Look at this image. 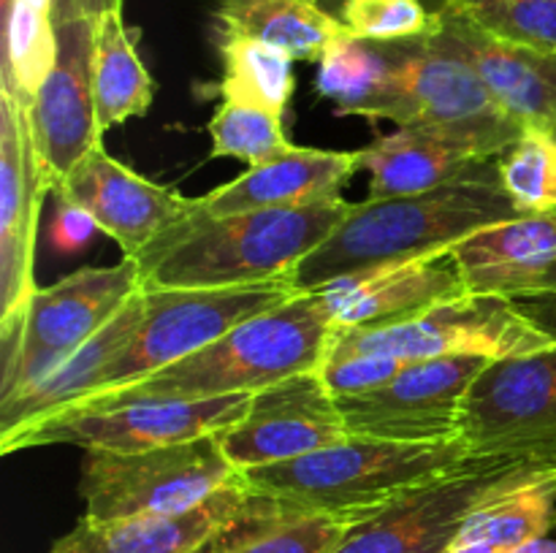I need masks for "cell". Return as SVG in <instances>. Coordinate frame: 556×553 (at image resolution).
<instances>
[{
    "instance_id": "8fae6325",
    "label": "cell",
    "mask_w": 556,
    "mask_h": 553,
    "mask_svg": "<svg viewBox=\"0 0 556 553\" xmlns=\"http://www.w3.org/2000/svg\"><path fill=\"white\" fill-rule=\"evenodd\" d=\"M253 394L210 396V399H125L103 407H81L47 417L16 437L0 442V453L76 445L81 450H147L161 445L217 434L242 421Z\"/></svg>"
},
{
    "instance_id": "836d02e7",
    "label": "cell",
    "mask_w": 556,
    "mask_h": 553,
    "mask_svg": "<svg viewBox=\"0 0 556 553\" xmlns=\"http://www.w3.org/2000/svg\"><path fill=\"white\" fill-rule=\"evenodd\" d=\"M443 11L465 16L494 38L556 54V0H451Z\"/></svg>"
},
{
    "instance_id": "ba28073f",
    "label": "cell",
    "mask_w": 556,
    "mask_h": 553,
    "mask_svg": "<svg viewBox=\"0 0 556 553\" xmlns=\"http://www.w3.org/2000/svg\"><path fill=\"white\" fill-rule=\"evenodd\" d=\"M299 291L288 276L226 287L141 291L144 312L136 334L119 350L96 396L134 385L226 336L244 320L280 307ZM87 401V399H85ZM81 404V401H79Z\"/></svg>"
},
{
    "instance_id": "2e32d148",
    "label": "cell",
    "mask_w": 556,
    "mask_h": 553,
    "mask_svg": "<svg viewBox=\"0 0 556 553\" xmlns=\"http://www.w3.org/2000/svg\"><path fill=\"white\" fill-rule=\"evenodd\" d=\"M96 20L58 25V60L27 112L30 139L43 173L54 184L96 146L103 130L96 112Z\"/></svg>"
},
{
    "instance_id": "603a6c76",
    "label": "cell",
    "mask_w": 556,
    "mask_h": 553,
    "mask_svg": "<svg viewBox=\"0 0 556 553\" xmlns=\"http://www.w3.org/2000/svg\"><path fill=\"white\" fill-rule=\"evenodd\" d=\"M451 255L470 293L519 296L556 263V211L521 215L472 233Z\"/></svg>"
},
{
    "instance_id": "f6af8a7d",
    "label": "cell",
    "mask_w": 556,
    "mask_h": 553,
    "mask_svg": "<svg viewBox=\"0 0 556 553\" xmlns=\"http://www.w3.org/2000/svg\"><path fill=\"white\" fill-rule=\"evenodd\" d=\"M554 133H556V125H554Z\"/></svg>"
},
{
    "instance_id": "4fadbf2b",
    "label": "cell",
    "mask_w": 556,
    "mask_h": 553,
    "mask_svg": "<svg viewBox=\"0 0 556 553\" xmlns=\"http://www.w3.org/2000/svg\"><path fill=\"white\" fill-rule=\"evenodd\" d=\"M492 358L445 356L405 363L383 388L337 399L353 437L445 442L462 432V404Z\"/></svg>"
},
{
    "instance_id": "ffe728a7",
    "label": "cell",
    "mask_w": 556,
    "mask_h": 553,
    "mask_svg": "<svg viewBox=\"0 0 556 553\" xmlns=\"http://www.w3.org/2000/svg\"><path fill=\"white\" fill-rule=\"evenodd\" d=\"M362 168V150L334 152L291 146L275 160L250 166L231 182L195 198V211L206 217L299 206L340 195L342 184Z\"/></svg>"
},
{
    "instance_id": "7a4b0ae2",
    "label": "cell",
    "mask_w": 556,
    "mask_h": 553,
    "mask_svg": "<svg viewBox=\"0 0 556 553\" xmlns=\"http://www.w3.org/2000/svg\"><path fill=\"white\" fill-rule=\"evenodd\" d=\"M351 211L353 204L342 195L226 217L193 209L139 258L141 291L253 285L291 276Z\"/></svg>"
},
{
    "instance_id": "7c38bea8",
    "label": "cell",
    "mask_w": 556,
    "mask_h": 553,
    "mask_svg": "<svg viewBox=\"0 0 556 553\" xmlns=\"http://www.w3.org/2000/svg\"><path fill=\"white\" fill-rule=\"evenodd\" d=\"M459 437L476 455H556V345L489 361L465 396Z\"/></svg>"
},
{
    "instance_id": "3957f363",
    "label": "cell",
    "mask_w": 556,
    "mask_h": 553,
    "mask_svg": "<svg viewBox=\"0 0 556 553\" xmlns=\"http://www.w3.org/2000/svg\"><path fill=\"white\" fill-rule=\"evenodd\" d=\"M334 318L318 291H302L280 307L244 320L204 350L150 374L134 385L87 399L81 407H103L125 399H210L255 394L299 372L320 369L329 352Z\"/></svg>"
},
{
    "instance_id": "d590c367",
    "label": "cell",
    "mask_w": 556,
    "mask_h": 553,
    "mask_svg": "<svg viewBox=\"0 0 556 553\" xmlns=\"http://www.w3.org/2000/svg\"><path fill=\"white\" fill-rule=\"evenodd\" d=\"M407 361L386 352H353V356L329 358L320 363V377L334 399L364 396L389 385L405 369Z\"/></svg>"
},
{
    "instance_id": "5b68a950",
    "label": "cell",
    "mask_w": 556,
    "mask_h": 553,
    "mask_svg": "<svg viewBox=\"0 0 556 553\" xmlns=\"http://www.w3.org/2000/svg\"><path fill=\"white\" fill-rule=\"evenodd\" d=\"M380 47L389 70L364 106V119H391L400 128L445 136L481 157H500L525 133L476 70L434 47L427 36Z\"/></svg>"
},
{
    "instance_id": "cb8c5ba5",
    "label": "cell",
    "mask_w": 556,
    "mask_h": 553,
    "mask_svg": "<svg viewBox=\"0 0 556 553\" xmlns=\"http://www.w3.org/2000/svg\"><path fill=\"white\" fill-rule=\"evenodd\" d=\"M497 157H481L467 146L416 128H396L362 150V168L369 171L367 201L418 195L459 182L489 168Z\"/></svg>"
},
{
    "instance_id": "e575fe53",
    "label": "cell",
    "mask_w": 556,
    "mask_h": 553,
    "mask_svg": "<svg viewBox=\"0 0 556 553\" xmlns=\"http://www.w3.org/2000/svg\"><path fill=\"white\" fill-rule=\"evenodd\" d=\"M337 20L362 41H407L432 36L438 14L424 0H348Z\"/></svg>"
},
{
    "instance_id": "5bb4252c",
    "label": "cell",
    "mask_w": 556,
    "mask_h": 553,
    "mask_svg": "<svg viewBox=\"0 0 556 553\" xmlns=\"http://www.w3.org/2000/svg\"><path fill=\"white\" fill-rule=\"evenodd\" d=\"M52 182L30 139L27 112L0 92V334L22 323L36 296L38 217Z\"/></svg>"
},
{
    "instance_id": "74e56055",
    "label": "cell",
    "mask_w": 556,
    "mask_h": 553,
    "mask_svg": "<svg viewBox=\"0 0 556 553\" xmlns=\"http://www.w3.org/2000/svg\"><path fill=\"white\" fill-rule=\"evenodd\" d=\"M510 298L525 318H530L538 329L546 331L556 342V293H519Z\"/></svg>"
},
{
    "instance_id": "e0dca14e",
    "label": "cell",
    "mask_w": 556,
    "mask_h": 553,
    "mask_svg": "<svg viewBox=\"0 0 556 553\" xmlns=\"http://www.w3.org/2000/svg\"><path fill=\"white\" fill-rule=\"evenodd\" d=\"M54 195L87 211L101 233L119 244L123 258L134 260L195 209V198L150 182L125 163L114 160L103 144L81 157L54 184Z\"/></svg>"
},
{
    "instance_id": "83f0119b",
    "label": "cell",
    "mask_w": 556,
    "mask_h": 553,
    "mask_svg": "<svg viewBox=\"0 0 556 553\" xmlns=\"http://www.w3.org/2000/svg\"><path fill=\"white\" fill-rule=\"evenodd\" d=\"M96 112L101 130L144 117L155 98V81L141 63L136 38L123 20V9L96 20Z\"/></svg>"
},
{
    "instance_id": "9c48e42d",
    "label": "cell",
    "mask_w": 556,
    "mask_h": 553,
    "mask_svg": "<svg viewBox=\"0 0 556 553\" xmlns=\"http://www.w3.org/2000/svg\"><path fill=\"white\" fill-rule=\"evenodd\" d=\"M141 293L139 260L123 258L114 266H90L38 287L22 323L0 334L3 377L0 399L30 388L60 361L98 334L130 298Z\"/></svg>"
},
{
    "instance_id": "f546056e",
    "label": "cell",
    "mask_w": 556,
    "mask_h": 553,
    "mask_svg": "<svg viewBox=\"0 0 556 553\" xmlns=\"http://www.w3.org/2000/svg\"><path fill=\"white\" fill-rule=\"evenodd\" d=\"M58 60V27L52 9L27 0H11L3 9V65L0 87L11 98L30 106L38 87Z\"/></svg>"
},
{
    "instance_id": "ac0fdd59",
    "label": "cell",
    "mask_w": 556,
    "mask_h": 553,
    "mask_svg": "<svg viewBox=\"0 0 556 553\" xmlns=\"http://www.w3.org/2000/svg\"><path fill=\"white\" fill-rule=\"evenodd\" d=\"M443 52L476 70L494 101L521 128L556 125V54L489 36L454 11H440L438 30L427 36Z\"/></svg>"
},
{
    "instance_id": "9a60e30c",
    "label": "cell",
    "mask_w": 556,
    "mask_h": 553,
    "mask_svg": "<svg viewBox=\"0 0 556 553\" xmlns=\"http://www.w3.org/2000/svg\"><path fill=\"white\" fill-rule=\"evenodd\" d=\"M348 437L340 404L318 369L255 390L242 421L220 432L223 450L237 472L299 459Z\"/></svg>"
},
{
    "instance_id": "ab89813d",
    "label": "cell",
    "mask_w": 556,
    "mask_h": 553,
    "mask_svg": "<svg viewBox=\"0 0 556 553\" xmlns=\"http://www.w3.org/2000/svg\"><path fill=\"white\" fill-rule=\"evenodd\" d=\"M348 0H320V5H324L326 11H329L331 16H340V11H342V5H345ZM424 3H427V9L432 11V14H440V11L445 9V5L451 3V0H424Z\"/></svg>"
},
{
    "instance_id": "b9f144b4",
    "label": "cell",
    "mask_w": 556,
    "mask_h": 553,
    "mask_svg": "<svg viewBox=\"0 0 556 553\" xmlns=\"http://www.w3.org/2000/svg\"><path fill=\"white\" fill-rule=\"evenodd\" d=\"M527 293H556V263L541 276V280L535 282V287Z\"/></svg>"
},
{
    "instance_id": "30bf717a",
    "label": "cell",
    "mask_w": 556,
    "mask_h": 553,
    "mask_svg": "<svg viewBox=\"0 0 556 553\" xmlns=\"http://www.w3.org/2000/svg\"><path fill=\"white\" fill-rule=\"evenodd\" d=\"M552 345H556L552 336L525 318L514 298L465 293L394 325L334 329L326 361L353 352H386L407 363L445 356H483L497 361Z\"/></svg>"
},
{
    "instance_id": "52a82bcc",
    "label": "cell",
    "mask_w": 556,
    "mask_h": 553,
    "mask_svg": "<svg viewBox=\"0 0 556 553\" xmlns=\"http://www.w3.org/2000/svg\"><path fill=\"white\" fill-rule=\"evenodd\" d=\"M554 461L543 453L472 455L358 520L334 553H448L481 504Z\"/></svg>"
},
{
    "instance_id": "7402d4cb",
    "label": "cell",
    "mask_w": 556,
    "mask_h": 553,
    "mask_svg": "<svg viewBox=\"0 0 556 553\" xmlns=\"http://www.w3.org/2000/svg\"><path fill=\"white\" fill-rule=\"evenodd\" d=\"M141 312H144V296L136 293L92 339L60 361L52 372L43 374L30 388L0 399V442L98 394L114 358L139 329Z\"/></svg>"
},
{
    "instance_id": "484cf974",
    "label": "cell",
    "mask_w": 556,
    "mask_h": 553,
    "mask_svg": "<svg viewBox=\"0 0 556 553\" xmlns=\"http://www.w3.org/2000/svg\"><path fill=\"white\" fill-rule=\"evenodd\" d=\"M215 16L220 33L275 43L304 63H320L340 38L351 36L320 0H217Z\"/></svg>"
},
{
    "instance_id": "d4e9b609",
    "label": "cell",
    "mask_w": 556,
    "mask_h": 553,
    "mask_svg": "<svg viewBox=\"0 0 556 553\" xmlns=\"http://www.w3.org/2000/svg\"><path fill=\"white\" fill-rule=\"evenodd\" d=\"M353 526L342 515L250 491L242 510L206 542L204 553H334Z\"/></svg>"
},
{
    "instance_id": "ee69618b",
    "label": "cell",
    "mask_w": 556,
    "mask_h": 553,
    "mask_svg": "<svg viewBox=\"0 0 556 553\" xmlns=\"http://www.w3.org/2000/svg\"><path fill=\"white\" fill-rule=\"evenodd\" d=\"M204 548H206V545H204ZM204 548H201V551H199V553H204Z\"/></svg>"
},
{
    "instance_id": "7bdbcfd3",
    "label": "cell",
    "mask_w": 556,
    "mask_h": 553,
    "mask_svg": "<svg viewBox=\"0 0 556 553\" xmlns=\"http://www.w3.org/2000/svg\"><path fill=\"white\" fill-rule=\"evenodd\" d=\"M448 553H494V551L486 545H470V548H454V551Z\"/></svg>"
},
{
    "instance_id": "60d3db41",
    "label": "cell",
    "mask_w": 556,
    "mask_h": 553,
    "mask_svg": "<svg viewBox=\"0 0 556 553\" xmlns=\"http://www.w3.org/2000/svg\"><path fill=\"white\" fill-rule=\"evenodd\" d=\"M510 553H556V540H552V537H541V540L527 542V545L516 548V551Z\"/></svg>"
},
{
    "instance_id": "4316f807",
    "label": "cell",
    "mask_w": 556,
    "mask_h": 553,
    "mask_svg": "<svg viewBox=\"0 0 556 553\" xmlns=\"http://www.w3.org/2000/svg\"><path fill=\"white\" fill-rule=\"evenodd\" d=\"M554 529L556 461L481 504L459 531L454 548L486 545L494 553H510L527 542L548 537Z\"/></svg>"
},
{
    "instance_id": "6da1fadb",
    "label": "cell",
    "mask_w": 556,
    "mask_h": 553,
    "mask_svg": "<svg viewBox=\"0 0 556 553\" xmlns=\"http://www.w3.org/2000/svg\"><path fill=\"white\" fill-rule=\"evenodd\" d=\"M521 217L500 182L497 160L472 177L402 198L353 204L348 220L309 253L288 280L299 291L391 263L432 258L472 233Z\"/></svg>"
},
{
    "instance_id": "8d00e7d4",
    "label": "cell",
    "mask_w": 556,
    "mask_h": 553,
    "mask_svg": "<svg viewBox=\"0 0 556 553\" xmlns=\"http://www.w3.org/2000/svg\"><path fill=\"white\" fill-rule=\"evenodd\" d=\"M98 231L101 228L87 211H81L74 204H65V201H58V215H54L52 228H49V239H52V247L58 253H79L92 242Z\"/></svg>"
},
{
    "instance_id": "1f68e13d",
    "label": "cell",
    "mask_w": 556,
    "mask_h": 553,
    "mask_svg": "<svg viewBox=\"0 0 556 553\" xmlns=\"http://www.w3.org/2000/svg\"><path fill=\"white\" fill-rule=\"evenodd\" d=\"M500 182L521 215L556 211V133L527 128L497 157Z\"/></svg>"
},
{
    "instance_id": "f1b7e54d",
    "label": "cell",
    "mask_w": 556,
    "mask_h": 553,
    "mask_svg": "<svg viewBox=\"0 0 556 553\" xmlns=\"http://www.w3.org/2000/svg\"><path fill=\"white\" fill-rule=\"evenodd\" d=\"M217 49L223 57V101L250 103L266 112L286 114L296 90V60L286 49L233 33H220Z\"/></svg>"
},
{
    "instance_id": "d6a6232c",
    "label": "cell",
    "mask_w": 556,
    "mask_h": 553,
    "mask_svg": "<svg viewBox=\"0 0 556 553\" xmlns=\"http://www.w3.org/2000/svg\"><path fill=\"white\" fill-rule=\"evenodd\" d=\"M206 130L212 139V157H237L248 166L275 160L293 146L282 128V114L239 101H223Z\"/></svg>"
},
{
    "instance_id": "8992f818",
    "label": "cell",
    "mask_w": 556,
    "mask_h": 553,
    "mask_svg": "<svg viewBox=\"0 0 556 553\" xmlns=\"http://www.w3.org/2000/svg\"><path fill=\"white\" fill-rule=\"evenodd\" d=\"M237 475L217 432L147 450H87L79 493L92 520L161 518L199 507Z\"/></svg>"
},
{
    "instance_id": "4dcf8cb0",
    "label": "cell",
    "mask_w": 556,
    "mask_h": 553,
    "mask_svg": "<svg viewBox=\"0 0 556 553\" xmlns=\"http://www.w3.org/2000/svg\"><path fill=\"white\" fill-rule=\"evenodd\" d=\"M386 70H389V60L378 41L345 36L320 57L315 90L334 101V112L340 117H348V114L362 117L364 106L383 85Z\"/></svg>"
},
{
    "instance_id": "277c9868",
    "label": "cell",
    "mask_w": 556,
    "mask_h": 553,
    "mask_svg": "<svg viewBox=\"0 0 556 553\" xmlns=\"http://www.w3.org/2000/svg\"><path fill=\"white\" fill-rule=\"evenodd\" d=\"M472 455L476 453L462 437L445 442H396L351 434L331 448L242 475L250 491L358 524Z\"/></svg>"
},
{
    "instance_id": "f35d334b",
    "label": "cell",
    "mask_w": 556,
    "mask_h": 553,
    "mask_svg": "<svg viewBox=\"0 0 556 553\" xmlns=\"http://www.w3.org/2000/svg\"><path fill=\"white\" fill-rule=\"evenodd\" d=\"M117 9H123V0H52V20L58 27L74 20H98Z\"/></svg>"
},
{
    "instance_id": "d6986e66",
    "label": "cell",
    "mask_w": 556,
    "mask_h": 553,
    "mask_svg": "<svg viewBox=\"0 0 556 553\" xmlns=\"http://www.w3.org/2000/svg\"><path fill=\"white\" fill-rule=\"evenodd\" d=\"M337 329H378L416 318L424 309L465 296L467 282L448 253L358 271L318 287Z\"/></svg>"
},
{
    "instance_id": "44dd1931",
    "label": "cell",
    "mask_w": 556,
    "mask_h": 553,
    "mask_svg": "<svg viewBox=\"0 0 556 553\" xmlns=\"http://www.w3.org/2000/svg\"><path fill=\"white\" fill-rule=\"evenodd\" d=\"M248 497L250 486L239 472L215 497L188 513L128 520H92L81 515L74 529L52 542L49 553H199L231 524Z\"/></svg>"
}]
</instances>
